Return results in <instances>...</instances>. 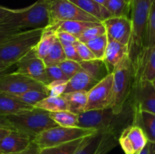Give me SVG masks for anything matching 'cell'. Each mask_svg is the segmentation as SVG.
Segmentation results:
<instances>
[{
	"label": "cell",
	"mask_w": 155,
	"mask_h": 154,
	"mask_svg": "<svg viewBox=\"0 0 155 154\" xmlns=\"http://www.w3.org/2000/svg\"><path fill=\"white\" fill-rule=\"evenodd\" d=\"M133 108L128 101L124 110L120 113H114L110 107L85 111L79 115L78 127L95 130H108L120 135L127 127L133 125Z\"/></svg>",
	"instance_id": "obj_1"
},
{
	"label": "cell",
	"mask_w": 155,
	"mask_h": 154,
	"mask_svg": "<svg viewBox=\"0 0 155 154\" xmlns=\"http://www.w3.org/2000/svg\"><path fill=\"white\" fill-rule=\"evenodd\" d=\"M154 0H133L130 18L132 23L131 38L129 43V57L133 66L145 48L147 28L151 6Z\"/></svg>",
	"instance_id": "obj_2"
},
{
	"label": "cell",
	"mask_w": 155,
	"mask_h": 154,
	"mask_svg": "<svg viewBox=\"0 0 155 154\" xmlns=\"http://www.w3.org/2000/svg\"><path fill=\"white\" fill-rule=\"evenodd\" d=\"M44 29L21 30L0 44V64L13 66L36 47Z\"/></svg>",
	"instance_id": "obj_3"
},
{
	"label": "cell",
	"mask_w": 155,
	"mask_h": 154,
	"mask_svg": "<svg viewBox=\"0 0 155 154\" xmlns=\"http://www.w3.org/2000/svg\"><path fill=\"white\" fill-rule=\"evenodd\" d=\"M50 0H38L27 8L15 9L2 24L23 29H45L50 25Z\"/></svg>",
	"instance_id": "obj_4"
},
{
	"label": "cell",
	"mask_w": 155,
	"mask_h": 154,
	"mask_svg": "<svg viewBox=\"0 0 155 154\" xmlns=\"http://www.w3.org/2000/svg\"><path fill=\"white\" fill-rule=\"evenodd\" d=\"M134 84V67L127 55L113 72L112 100L110 107L114 113H120L124 110L133 91Z\"/></svg>",
	"instance_id": "obj_5"
},
{
	"label": "cell",
	"mask_w": 155,
	"mask_h": 154,
	"mask_svg": "<svg viewBox=\"0 0 155 154\" xmlns=\"http://www.w3.org/2000/svg\"><path fill=\"white\" fill-rule=\"evenodd\" d=\"M7 117L15 131L27 134L33 139L46 130L58 126L51 118L49 112L37 107Z\"/></svg>",
	"instance_id": "obj_6"
},
{
	"label": "cell",
	"mask_w": 155,
	"mask_h": 154,
	"mask_svg": "<svg viewBox=\"0 0 155 154\" xmlns=\"http://www.w3.org/2000/svg\"><path fill=\"white\" fill-rule=\"evenodd\" d=\"M97 130L83 128L80 127L56 126L41 133L33 139V142L40 149L68 143L77 139L87 137L94 134Z\"/></svg>",
	"instance_id": "obj_7"
},
{
	"label": "cell",
	"mask_w": 155,
	"mask_h": 154,
	"mask_svg": "<svg viewBox=\"0 0 155 154\" xmlns=\"http://www.w3.org/2000/svg\"><path fill=\"white\" fill-rule=\"evenodd\" d=\"M119 136L108 130H97L85 137L75 154H107L119 144Z\"/></svg>",
	"instance_id": "obj_8"
},
{
	"label": "cell",
	"mask_w": 155,
	"mask_h": 154,
	"mask_svg": "<svg viewBox=\"0 0 155 154\" xmlns=\"http://www.w3.org/2000/svg\"><path fill=\"white\" fill-rule=\"evenodd\" d=\"M30 91H39L48 94L45 85L16 71L8 72L0 79V91L17 97Z\"/></svg>",
	"instance_id": "obj_9"
},
{
	"label": "cell",
	"mask_w": 155,
	"mask_h": 154,
	"mask_svg": "<svg viewBox=\"0 0 155 154\" xmlns=\"http://www.w3.org/2000/svg\"><path fill=\"white\" fill-rule=\"evenodd\" d=\"M50 25L60 21H77L101 23L70 0H50Z\"/></svg>",
	"instance_id": "obj_10"
},
{
	"label": "cell",
	"mask_w": 155,
	"mask_h": 154,
	"mask_svg": "<svg viewBox=\"0 0 155 154\" xmlns=\"http://www.w3.org/2000/svg\"><path fill=\"white\" fill-rule=\"evenodd\" d=\"M129 101L133 110H142L155 114V88L152 82L147 80L135 82Z\"/></svg>",
	"instance_id": "obj_11"
},
{
	"label": "cell",
	"mask_w": 155,
	"mask_h": 154,
	"mask_svg": "<svg viewBox=\"0 0 155 154\" xmlns=\"http://www.w3.org/2000/svg\"><path fill=\"white\" fill-rule=\"evenodd\" d=\"M16 72L27 75L45 86L50 83L43 60L36 54L34 48L17 63Z\"/></svg>",
	"instance_id": "obj_12"
},
{
	"label": "cell",
	"mask_w": 155,
	"mask_h": 154,
	"mask_svg": "<svg viewBox=\"0 0 155 154\" xmlns=\"http://www.w3.org/2000/svg\"><path fill=\"white\" fill-rule=\"evenodd\" d=\"M112 86H113V73L98 82L88 92V102L86 111L98 110L110 107L112 100Z\"/></svg>",
	"instance_id": "obj_13"
},
{
	"label": "cell",
	"mask_w": 155,
	"mask_h": 154,
	"mask_svg": "<svg viewBox=\"0 0 155 154\" xmlns=\"http://www.w3.org/2000/svg\"><path fill=\"white\" fill-rule=\"evenodd\" d=\"M119 144L125 154H137L145 146L148 139L139 126L131 125L121 132Z\"/></svg>",
	"instance_id": "obj_14"
},
{
	"label": "cell",
	"mask_w": 155,
	"mask_h": 154,
	"mask_svg": "<svg viewBox=\"0 0 155 154\" xmlns=\"http://www.w3.org/2000/svg\"><path fill=\"white\" fill-rule=\"evenodd\" d=\"M107 37L129 45L132 32L131 20L129 17H110L102 22Z\"/></svg>",
	"instance_id": "obj_15"
},
{
	"label": "cell",
	"mask_w": 155,
	"mask_h": 154,
	"mask_svg": "<svg viewBox=\"0 0 155 154\" xmlns=\"http://www.w3.org/2000/svg\"><path fill=\"white\" fill-rule=\"evenodd\" d=\"M135 82L155 79V48H145L134 66Z\"/></svg>",
	"instance_id": "obj_16"
},
{
	"label": "cell",
	"mask_w": 155,
	"mask_h": 154,
	"mask_svg": "<svg viewBox=\"0 0 155 154\" xmlns=\"http://www.w3.org/2000/svg\"><path fill=\"white\" fill-rule=\"evenodd\" d=\"M33 140L30 136L13 130L0 141V154L21 152L28 148Z\"/></svg>",
	"instance_id": "obj_17"
},
{
	"label": "cell",
	"mask_w": 155,
	"mask_h": 154,
	"mask_svg": "<svg viewBox=\"0 0 155 154\" xmlns=\"http://www.w3.org/2000/svg\"><path fill=\"white\" fill-rule=\"evenodd\" d=\"M128 45H124L117 41L107 37V45L104 54V61L105 62L110 73H113L116 66L123 59L128 55Z\"/></svg>",
	"instance_id": "obj_18"
},
{
	"label": "cell",
	"mask_w": 155,
	"mask_h": 154,
	"mask_svg": "<svg viewBox=\"0 0 155 154\" xmlns=\"http://www.w3.org/2000/svg\"><path fill=\"white\" fill-rule=\"evenodd\" d=\"M34 107L23 102L18 98L0 91V115L11 116L33 110Z\"/></svg>",
	"instance_id": "obj_19"
},
{
	"label": "cell",
	"mask_w": 155,
	"mask_h": 154,
	"mask_svg": "<svg viewBox=\"0 0 155 154\" xmlns=\"http://www.w3.org/2000/svg\"><path fill=\"white\" fill-rule=\"evenodd\" d=\"M133 125H137L143 131L148 141L155 143V114L149 112L133 110Z\"/></svg>",
	"instance_id": "obj_20"
},
{
	"label": "cell",
	"mask_w": 155,
	"mask_h": 154,
	"mask_svg": "<svg viewBox=\"0 0 155 154\" xmlns=\"http://www.w3.org/2000/svg\"><path fill=\"white\" fill-rule=\"evenodd\" d=\"M98 83V81L95 79L85 71L82 70L68 80L64 94L74 91L89 92Z\"/></svg>",
	"instance_id": "obj_21"
},
{
	"label": "cell",
	"mask_w": 155,
	"mask_h": 154,
	"mask_svg": "<svg viewBox=\"0 0 155 154\" xmlns=\"http://www.w3.org/2000/svg\"><path fill=\"white\" fill-rule=\"evenodd\" d=\"M98 24H100V23L77 21H60V22L52 24V25H49L46 28L54 30L55 33L60 31L67 32V33L74 35V36H76L78 39L80 35L84 33L86 30Z\"/></svg>",
	"instance_id": "obj_22"
},
{
	"label": "cell",
	"mask_w": 155,
	"mask_h": 154,
	"mask_svg": "<svg viewBox=\"0 0 155 154\" xmlns=\"http://www.w3.org/2000/svg\"><path fill=\"white\" fill-rule=\"evenodd\" d=\"M70 1L86 13L95 17L101 23L107 18L113 17L104 6L101 5L94 0H70Z\"/></svg>",
	"instance_id": "obj_23"
},
{
	"label": "cell",
	"mask_w": 155,
	"mask_h": 154,
	"mask_svg": "<svg viewBox=\"0 0 155 154\" xmlns=\"http://www.w3.org/2000/svg\"><path fill=\"white\" fill-rule=\"evenodd\" d=\"M80 63L83 71L98 82L110 74L104 60L94 59L91 60H82Z\"/></svg>",
	"instance_id": "obj_24"
},
{
	"label": "cell",
	"mask_w": 155,
	"mask_h": 154,
	"mask_svg": "<svg viewBox=\"0 0 155 154\" xmlns=\"http://www.w3.org/2000/svg\"><path fill=\"white\" fill-rule=\"evenodd\" d=\"M66 101H68L69 111L80 115L86 111L88 102L87 91H74L63 94Z\"/></svg>",
	"instance_id": "obj_25"
},
{
	"label": "cell",
	"mask_w": 155,
	"mask_h": 154,
	"mask_svg": "<svg viewBox=\"0 0 155 154\" xmlns=\"http://www.w3.org/2000/svg\"><path fill=\"white\" fill-rule=\"evenodd\" d=\"M57 40L56 33L52 30L45 28L42 33L40 39L34 48L35 53L39 58L43 60L44 57L48 54L51 48Z\"/></svg>",
	"instance_id": "obj_26"
},
{
	"label": "cell",
	"mask_w": 155,
	"mask_h": 154,
	"mask_svg": "<svg viewBox=\"0 0 155 154\" xmlns=\"http://www.w3.org/2000/svg\"><path fill=\"white\" fill-rule=\"evenodd\" d=\"M35 107L42 109L49 113L69 110L68 101L63 95L59 96H48L38 103Z\"/></svg>",
	"instance_id": "obj_27"
},
{
	"label": "cell",
	"mask_w": 155,
	"mask_h": 154,
	"mask_svg": "<svg viewBox=\"0 0 155 154\" xmlns=\"http://www.w3.org/2000/svg\"><path fill=\"white\" fill-rule=\"evenodd\" d=\"M85 137L77 139L73 141L57 146L41 149L39 154H75L83 143Z\"/></svg>",
	"instance_id": "obj_28"
},
{
	"label": "cell",
	"mask_w": 155,
	"mask_h": 154,
	"mask_svg": "<svg viewBox=\"0 0 155 154\" xmlns=\"http://www.w3.org/2000/svg\"><path fill=\"white\" fill-rule=\"evenodd\" d=\"M50 116L60 126L78 127L79 115L69 110L50 113Z\"/></svg>",
	"instance_id": "obj_29"
},
{
	"label": "cell",
	"mask_w": 155,
	"mask_h": 154,
	"mask_svg": "<svg viewBox=\"0 0 155 154\" xmlns=\"http://www.w3.org/2000/svg\"><path fill=\"white\" fill-rule=\"evenodd\" d=\"M64 60H66V56L64 51L63 46L57 38V40L55 41L52 48H51L48 54L44 57L43 61L46 67H48L58 65Z\"/></svg>",
	"instance_id": "obj_30"
},
{
	"label": "cell",
	"mask_w": 155,
	"mask_h": 154,
	"mask_svg": "<svg viewBox=\"0 0 155 154\" xmlns=\"http://www.w3.org/2000/svg\"><path fill=\"white\" fill-rule=\"evenodd\" d=\"M105 8L113 17H129L131 5L126 0H107Z\"/></svg>",
	"instance_id": "obj_31"
},
{
	"label": "cell",
	"mask_w": 155,
	"mask_h": 154,
	"mask_svg": "<svg viewBox=\"0 0 155 154\" xmlns=\"http://www.w3.org/2000/svg\"><path fill=\"white\" fill-rule=\"evenodd\" d=\"M87 46L90 48L91 51L95 56L96 59L104 60L106 48L107 45V34L102 35L95 39L89 41L86 43Z\"/></svg>",
	"instance_id": "obj_32"
},
{
	"label": "cell",
	"mask_w": 155,
	"mask_h": 154,
	"mask_svg": "<svg viewBox=\"0 0 155 154\" xmlns=\"http://www.w3.org/2000/svg\"><path fill=\"white\" fill-rule=\"evenodd\" d=\"M145 48H155V0L150 11L145 39Z\"/></svg>",
	"instance_id": "obj_33"
},
{
	"label": "cell",
	"mask_w": 155,
	"mask_h": 154,
	"mask_svg": "<svg viewBox=\"0 0 155 154\" xmlns=\"http://www.w3.org/2000/svg\"><path fill=\"white\" fill-rule=\"evenodd\" d=\"M104 34H106V29L102 23H100L94 27H90L86 30L84 33H82L78 38V40L83 43H87L89 41L96 39Z\"/></svg>",
	"instance_id": "obj_34"
},
{
	"label": "cell",
	"mask_w": 155,
	"mask_h": 154,
	"mask_svg": "<svg viewBox=\"0 0 155 154\" xmlns=\"http://www.w3.org/2000/svg\"><path fill=\"white\" fill-rule=\"evenodd\" d=\"M48 96V95L46 92L39 91H27L21 95H18L15 98H18L23 102L35 107V106L38 103L40 102L41 101L45 99Z\"/></svg>",
	"instance_id": "obj_35"
},
{
	"label": "cell",
	"mask_w": 155,
	"mask_h": 154,
	"mask_svg": "<svg viewBox=\"0 0 155 154\" xmlns=\"http://www.w3.org/2000/svg\"><path fill=\"white\" fill-rule=\"evenodd\" d=\"M58 66H60L62 71L64 72L65 75H68L69 79H71V77L76 75L77 72L83 70L81 66H80V63L79 62L68 60V59H66L64 61H62L61 63H59Z\"/></svg>",
	"instance_id": "obj_36"
},
{
	"label": "cell",
	"mask_w": 155,
	"mask_h": 154,
	"mask_svg": "<svg viewBox=\"0 0 155 154\" xmlns=\"http://www.w3.org/2000/svg\"><path fill=\"white\" fill-rule=\"evenodd\" d=\"M74 45L77 50V53L83 60H91L96 59L92 51H91L90 48L87 46L86 43H83V42H80V40H77L74 42Z\"/></svg>",
	"instance_id": "obj_37"
},
{
	"label": "cell",
	"mask_w": 155,
	"mask_h": 154,
	"mask_svg": "<svg viewBox=\"0 0 155 154\" xmlns=\"http://www.w3.org/2000/svg\"><path fill=\"white\" fill-rule=\"evenodd\" d=\"M68 81H53L46 85L48 96H59L64 93Z\"/></svg>",
	"instance_id": "obj_38"
},
{
	"label": "cell",
	"mask_w": 155,
	"mask_h": 154,
	"mask_svg": "<svg viewBox=\"0 0 155 154\" xmlns=\"http://www.w3.org/2000/svg\"><path fill=\"white\" fill-rule=\"evenodd\" d=\"M46 72L50 82L53 81H60V80L68 81L70 79L68 75H65L64 72L62 71L58 65L48 66L46 67Z\"/></svg>",
	"instance_id": "obj_39"
},
{
	"label": "cell",
	"mask_w": 155,
	"mask_h": 154,
	"mask_svg": "<svg viewBox=\"0 0 155 154\" xmlns=\"http://www.w3.org/2000/svg\"><path fill=\"white\" fill-rule=\"evenodd\" d=\"M21 30H22L18 27H12L7 24H0V44L5 41L8 38Z\"/></svg>",
	"instance_id": "obj_40"
},
{
	"label": "cell",
	"mask_w": 155,
	"mask_h": 154,
	"mask_svg": "<svg viewBox=\"0 0 155 154\" xmlns=\"http://www.w3.org/2000/svg\"><path fill=\"white\" fill-rule=\"evenodd\" d=\"M62 46H63L64 51L66 56V59L79 62V63L83 60L77 53L74 44H64V45H62Z\"/></svg>",
	"instance_id": "obj_41"
},
{
	"label": "cell",
	"mask_w": 155,
	"mask_h": 154,
	"mask_svg": "<svg viewBox=\"0 0 155 154\" xmlns=\"http://www.w3.org/2000/svg\"><path fill=\"white\" fill-rule=\"evenodd\" d=\"M56 36H57L58 39L60 41V42L62 45H64V44H74L76 41L78 40V39L76 36H74V35L64 31L56 32Z\"/></svg>",
	"instance_id": "obj_42"
},
{
	"label": "cell",
	"mask_w": 155,
	"mask_h": 154,
	"mask_svg": "<svg viewBox=\"0 0 155 154\" xmlns=\"http://www.w3.org/2000/svg\"><path fill=\"white\" fill-rule=\"evenodd\" d=\"M40 148L38 146V145L36 144L35 142H33V140L32 141L31 144L29 146L28 148H27L24 150L21 151V152H15V153H9V154H39L40 152Z\"/></svg>",
	"instance_id": "obj_43"
},
{
	"label": "cell",
	"mask_w": 155,
	"mask_h": 154,
	"mask_svg": "<svg viewBox=\"0 0 155 154\" xmlns=\"http://www.w3.org/2000/svg\"><path fill=\"white\" fill-rule=\"evenodd\" d=\"M15 9L8 8L4 7V6L0 5V24H2L3 21L7 18L8 15H10Z\"/></svg>",
	"instance_id": "obj_44"
},
{
	"label": "cell",
	"mask_w": 155,
	"mask_h": 154,
	"mask_svg": "<svg viewBox=\"0 0 155 154\" xmlns=\"http://www.w3.org/2000/svg\"><path fill=\"white\" fill-rule=\"evenodd\" d=\"M137 154H155V143L148 141L145 147Z\"/></svg>",
	"instance_id": "obj_45"
},
{
	"label": "cell",
	"mask_w": 155,
	"mask_h": 154,
	"mask_svg": "<svg viewBox=\"0 0 155 154\" xmlns=\"http://www.w3.org/2000/svg\"><path fill=\"white\" fill-rule=\"evenodd\" d=\"M0 128H8V129L11 130H15L14 129L13 126L11 124L10 121L8 120L7 116H1L0 115Z\"/></svg>",
	"instance_id": "obj_46"
},
{
	"label": "cell",
	"mask_w": 155,
	"mask_h": 154,
	"mask_svg": "<svg viewBox=\"0 0 155 154\" xmlns=\"http://www.w3.org/2000/svg\"><path fill=\"white\" fill-rule=\"evenodd\" d=\"M12 66H5V65L0 64V79L4 75H5L6 73L8 72V70L10 69V68Z\"/></svg>",
	"instance_id": "obj_47"
},
{
	"label": "cell",
	"mask_w": 155,
	"mask_h": 154,
	"mask_svg": "<svg viewBox=\"0 0 155 154\" xmlns=\"http://www.w3.org/2000/svg\"><path fill=\"white\" fill-rule=\"evenodd\" d=\"M12 131H13V130L8 129V128H0V141H1L4 137H5Z\"/></svg>",
	"instance_id": "obj_48"
},
{
	"label": "cell",
	"mask_w": 155,
	"mask_h": 154,
	"mask_svg": "<svg viewBox=\"0 0 155 154\" xmlns=\"http://www.w3.org/2000/svg\"><path fill=\"white\" fill-rule=\"evenodd\" d=\"M94 1H95L96 2L99 3L100 5H103V6H104V7H105L106 1H107V0H94Z\"/></svg>",
	"instance_id": "obj_49"
},
{
	"label": "cell",
	"mask_w": 155,
	"mask_h": 154,
	"mask_svg": "<svg viewBox=\"0 0 155 154\" xmlns=\"http://www.w3.org/2000/svg\"><path fill=\"white\" fill-rule=\"evenodd\" d=\"M126 1H127V2L129 3V4L131 5V3H132V2H133V0H126Z\"/></svg>",
	"instance_id": "obj_50"
},
{
	"label": "cell",
	"mask_w": 155,
	"mask_h": 154,
	"mask_svg": "<svg viewBox=\"0 0 155 154\" xmlns=\"http://www.w3.org/2000/svg\"><path fill=\"white\" fill-rule=\"evenodd\" d=\"M152 84H153V85H154V88H155V79L152 81Z\"/></svg>",
	"instance_id": "obj_51"
}]
</instances>
